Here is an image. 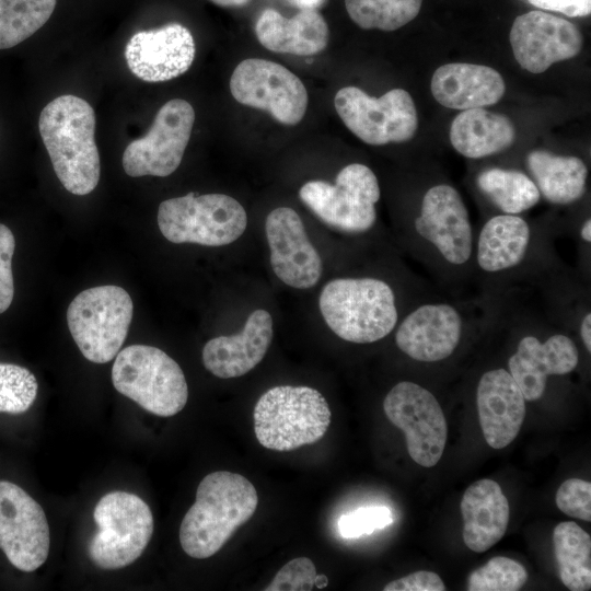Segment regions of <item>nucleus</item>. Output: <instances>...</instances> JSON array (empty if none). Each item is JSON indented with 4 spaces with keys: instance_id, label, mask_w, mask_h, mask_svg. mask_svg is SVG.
Listing matches in <instances>:
<instances>
[{
    "instance_id": "cd10ccee",
    "label": "nucleus",
    "mask_w": 591,
    "mask_h": 591,
    "mask_svg": "<svg viewBox=\"0 0 591 591\" xmlns=\"http://www.w3.org/2000/svg\"><path fill=\"white\" fill-rule=\"evenodd\" d=\"M482 196L501 215H521L541 200V194L529 174L513 169L490 166L475 178Z\"/></svg>"
},
{
    "instance_id": "4be33fe9",
    "label": "nucleus",
    "mask_w": 591,
    "mask_h": 591,
    "mask_svg": "<svg viewBox=\"0 0 591 591\" xmlns=\"http://www.w3.org/2000/svg\"><path fill=\"white\" fill-rule=\"evenodd\" d=\"M273 339V318L266 310L252 312L235 335L218 336L202 349L205 368L221 379L237 378L255 368L265 357Z\"/></svg>"
},
{
    "instance_id": "f03ea898",
    "label": "nucleus",
    "mask_w": 591,
    "mask_h": 591,
    "mask_svg": "<svg viewBox=\"0 0 591 591\" xmlns=\"http://www.w3.org/2000/svg\"><path fill=\"white\" fill-rule=\"evenodd\" d=\"M506 293L482 291L468 299L428 294L415 302L394 331L401 352L420 363H438L452 357L467 335L495 325Z\"/></svg>"
},
{
    "instance_id": "4c0bfd02",
    "label": "nucleus",
    "mask_w": 591,
    "mask_h": 591,
    "mask_svg": "<svg viewBox=\"0 0 591 591\" xmlns=\"http://www.w3.org/2000/svg\"><path fill=\"white\" fill-rule=\"evenodd\" d=\"M384 591H444L441 578L432 571L418 570L385 584Z\"/></svg>"
},
{
    "instance_id": "393cba45",
    "label": "nucleus",
    "mask_w": 591,
    "mask_h": 591,
    "mask_svg": "<svg viewBox=\"0 0 591 591\" xmlns=\"http://www.w3.org/2000/svg\"><path fill=\"white\" fill-rule=\"evenodd\" d=\"M463 541L473 552L484 553L506 534L509 503L493 479H479L465 491L461 501Z\"/></svg>"
},
{
    "instance_id": "c9c22d12",
    "label": "nucleus",
    "mask_w": 591,
    "mask_h": 591,
    "mask_svg": "<svg viewBox=\"0 0 591 591\" xmlns=\"http://www.w3.org/2000/svg\"><path fill=\"white\" fill-rule=\"evenodd\" d=\"M556 505L565 514L591 521V484L579 478L565 480L556 493Z\"/></svg>"
},
{
    "instance_id": "58836bf2",
    "label": "nucleus",
    "mask_w": 591,
    "mask_h": 591,
    "mask_svg": "<svg viewBox=\"0 0 591 591\" xmlns=\"http://www.w3.org/2000/svg\"><path fill=\"white\" fill-rule=\"evenodd\" d=\"M534 7L556 11L568 16H586L591 11V0H528Z\"/></svg>"
},
{
    "instance_id": "423d86ee",
    "label": "nucleus",
    "mask_w": 591,
    "mask_h": 591,
    "mask_svg": "<svg viewBox=\"0 0 591 591\" xmlns=\"http://www.w3.org/2000/svg\"><path fill=\"white\" fill-rule=\"evenodd\" d=\"M318 305L331 331L352 344L384 339L405 314L394 287L376 277L333 279L324 286Z\"/></svg>"
},
{
    "instance_id": "dca6fc26",
    "label": "nucleus",
    "mask_w": 591,
    "mask_h": 591,
    "mask_svg": "<svg viewBox=\"0 0 591 591\" xmlns=\"http://www.w3.org/2000/svg\"><path fill=\"white\" fill-rule=\"evenodd\" d=\"M195 111L185 100L166 102L157 113L148 134L131 141L123 154L127 175L169 176L181 164L190 139Z\"/></svg>"
},
{
    "instance_id": "f3484780",
    "label": "nucleus",
    "mask_w": 591,
    "mask_h": 591,
    "mask_svg": "<svg viewBox=\"0 0 591 591\" xmlns=\"http://www.w3.org/2000/svg\"><path fill=\"white\" fill-rule=\"evenodd\" d=\"M50 537L42 506L23 488L0 480V548L18 569L31 572L47 559Z\"/></svg>"
},
{
    "instance_id": "a878e982",
    "label": "nucleus",
    "mask_w": 591,
    "mask_h": 591,
    "mask_svg": "<svg viewBox=\"0 0 591 591\" xmlns=\"http://www.w3.org/2000/svg\"><path fill=\"white\" fill-rule=\"evenodd\" d=\"M525 165L541 197L553 205H571L587 192L588 169L576 155L536 149L526 155Z\"/></svg>"
},
{
    "instance_id": "b1692460",
    "label": "nucleus",
    "mask_w": 591,
    "mask_h": 591,
    "mask_svg": "<svg viewBox=\"0 0 591 591\" xmlns=\"http://www.w3.org/2000/svg\"><path fill=\"white\" fill-rule=\"evenodd\" d=\"M255 34L266 49L297 56L321 53L329 38L328 25L315 9H301L292 18L265 9L256 21Z\"/></svg>"
},
{
    "instance_id": "5701e85b",
    "label": "nucleus",
    "mask_w": 591,
    "mask_h": 591,
    "mask_svg": "<svg viewBox=\"0 0 591 591\" xmlns=\"http://www.w3.org/2000/svg\"><path fill=\"white\" fill-rule=\"evenodd\" d=\"M430 89L442 106L464 111L496 104L506 92V83L488 66L452 62L433 72Z\"/></svg>"
},
{
    "instance_id": "9b49d317",
    "label": "nucleus",
    "mask_w": 591,
    "mask_h": 591,
    "mask_svg": "<svg viewBox=\"0 0 591 591\" xmlns=\"http://www.w3.org/2000/svg\"><path fill=\"white\" fill-rule=\"evenodd\" d=\"M93 519L97 532L89 542L91 561L102 569H119L143 553L153 534V515L137 495L112 491L96 503Z\"/></svg>"
},
{
    "instance_id": "c756f323",
    "label": "nucleus",
    "mask_w": 591,
    "mask_h": 591,
    "mask_svg": "<svg viewBox=\"0 0 591 591\" xmlns=\"http://www.w3.org/2000/svg\"><path fill=\"white\" fill-rule=\"evenodd\" d=\"M57 0H0V49L16 46L38 31Z\"/></svg>"
},
{
    "instance_id": "ea45409f",
    "label": "nucleus",
    "mask_w": 591,
    "mask_h": 591,
    "mask_svg": "<svg viewBox=\"0 0 591 591\" xmlns=\"http://www.w3.org/2000/svg\"><path fill=\"white\" fill-rule=\"evenodd\" d=\"M217 5L224 8H240L246 5L251 0H210Z\"/></svg>"
},
{
    "instance_id": "72a5a7b5",
    "label": "nucleus",
    "mask_w": 591,
    "mask_h": 591,
    "mask_svg": "<svg viewBox=\"0 0 591 591\" xmlns=\"http://www.w3.org/2000/svg\"><path fill=\"white\" fill-rule=\"evenodd\" d=\"M393 522V513L387 507L368 506L343 514L338 520V531L345 538H356L384 529Z\"/></svg>"
},
{
    "instance_id": "7ed1b4c3",
    "label": "nucleus",
    "mask_w": 591,
    "mask_h": 591,
    "mask_svg": "<svg viewBox=\"0 0 591 591\" xmlns=\"http://www.w3.org/2000/svg\"><path fill=\"white\" fill-rule=\"evenodd\" d=\"M502 314L518 334L507 370L525 401H538L545 394L549 376L567 375L577 369L580 359L577 343L569 332L556 327L558 321L547 311L518 308L513 290L506 294Z\"/></svg>"
},
{
    "instance_id": "a211bd4d",
    "label": "nucleus",
    "mask_w": 591,
    "mask_h": 591,
    "mask_svg": "<svg viewBox=\"0 0 591 591\" xmlns=\"http://www.w3.org/2000/svg\"><path fill=\"white\" fill-rule=\"evenodd\" d=\"M515 60L531 73H542L553 63L576 57L583 37L571 22L543 11L517 16L510 34Z\"/></svg>"
},
{
    "instance_id": "f8f14e48",
    "label": "nucleus",
    "mask_w": 591,
    "mask_h": 591,
    "mask_svg": "<svg viewBox=\"0 0 591 591\" xmlns=\"http://www.w3.org/2000/svg\"><path fill=\"white\" fill-rule=\"evenodd\" d=\"M380 196L374 172L362 163L344 166L335 184L310 181L299 190L302 202L322 222L349 234L366 233L374 227Z\"/></svg>"
},
{
    "instance_id": "2f4dec72",
    "label": "nucleus",
    "mask_w": 591,
    "mask_h": 591,
    "mask_svg": "<svg viewBox=\"0 0 591 591\" xmlns=\"http://www.w3.org/2000/svg\"><path fill=\"white\" fill-rule=\"evenodd\" d=\"M37 391V380L28 369L0 362V413H25L32 407Z\"/></svg>"
},
{
    "instance_id": "4468645a",
    "label": "nucleus",
    "mask_w": 591,
    "mask_h": 591,
    "mask_svg": "<svg viewBox=\"0 0 591 591\" xmlns=\"http://www.w3.org/2000/svg\"><path fill=\"white\" fill-rule=\"evenodd\" d=\"M383 409L389 420L405 433L410 457L424 467L438 464L448 429L436 396L418 383L401 381L385 395Z\"/></svg>"
},
{
    "instance_id": "6e6552de",
    "label": "nucleus",
    "mask_w": 591,
    "mask_h": 591,
    "mask_svg": "<svg viewBox=\"0 0 591 591\" xmlns=\"http://www.w3.org/2000/svg\"><path fill=\"white\" fill-rule=\"evenodd\" d=\"M114 387L147 412L171 417L188 399V386L178 363L163 350L130 345L116 355L112 368Z\"/></svg>"
},
{
    "instance_id": "473e14b6",
    "label": "nucleus",
    "mask_w": 591,
    "mask_h": 591,
    "mask_svg": "<svg viewBox=\"0 0 591 591\" xmlns=\"http://www.w3.org/2000/svg\"><path fill=\"white\" fill-rule=\"evenodd\" d=\"M528 580L525 568L518 561L498 556L474 570L467 580L468 591H517Z\"/></svg>"
},
{
    "instance_id": "0eeeda50",
    "label": "nucleus",
    "mask_w": 591,
    "mask_h": 591,
    "mask_svg": "<svg viewBox=\"0 0 591 591\" xmlns=\"http://www.w3.org/2000/svg\"><path fill=\"white\" fill-rule=\"evenodd\" d=\"M253 418L260 445L286 452L321 440L329 427L332 413L317 390L278 385L259 397Z\"/></svg>"
},
{
    "instance_id": "a19ab883",
    "label": "nucleus",
    "mask_w": 591,
    "mask_h": 591,
    "mask_svg": "<svg viewBox=\"0 0 591 591\" xmlns=\"http://www.w3.org/2000/svg\"><path fill=\"white\" fill-rule=\"evenodd\" d=\"M290 1L300 9H316L325 0H290Z\"/></svg>"
},
{
    "instance_id": "7c9ffc66",
    "label": "nucleus",
    "mask_w": 591,
    "mask_h": 591,
    "mask_svg": "<svg viewBox=\"0 0 591 591\" xmlns=\"http://www.w3.org/2000/svg\"><path fill=\"white\" fill-rule=\"evenodd\" d=\"M422 0H345L350 19L361 28L395 31L413 21Z\"/></svg>"
},
{
    "instance_id": "79ce46f5",
    "label": "nucleus",
    "mask_w": 591,
    "mask_h": 591,
    "mask_svg": "<svg viewBox=\"0 0 591 591\" xmlns=\"http://www.w3.org/2000/svg\"><path fill=\"white\" fill-rule=\"evenodd\" d=\"M328 584V578L325 575H317L315 588L323 589Z\"/></svg>"
},
{
    "instance_id": "f257e3e1",
    "label": "nucleus",
    "mask_w": 591,
    "mask_h": 591,
    "mask_svg": "<svg viewBox=\"0 0 591 591\" xmlns=\"http://www.w3.org/2000/svg\"><path fill=\"white\" fill-rule=\"evenodd\" d=\"M556 234L521 215L489 217L475 232L474 280L482 291L497 294L520 283L540 287L566 268L554 246Z\"/></svg>"
},
{
    "instance_id": "39448f33",
    "label": "nucleus",
    "mask_w": 591,
    "mask_h": 591,
    "mask_svg": "<svg viewBox=\"0 0 591 591\" xmlns=\"http://www.w3.org/2000/svg\"><path fill=\"white\" fill-rule=\"evenodd\" d=\"M38 129L62 186L79 196L94 190L101 163L92 106L76 95H60L43 108Z\"/></svg>"
},
{
    "instance_id": "2eb2a0df",
    "label": "nucleus",
    "mask_w": 591,
    "mask_h": 591,
    "mask_svg": "<svg viewBox=\"0 0 591 591\" xmlns=\"http://www.w3.org/2000/svg\"><path fill=\"white\" fill-rule=\"evenodd\" d=\"M230 91L239 103L266 111L283 125L300 123L308 107L303 82L282 65L266 59L241 61L231 76Z\"/></svg>"
},
{
    "instance_id": "aec40b11",
    "label": "nucleus",
    "mask_w": 591,
    "mask_h": 591,
    "mask_svg": "<svg viewBox=\"0 0 591 591\" xmlns=\"http://www.w3.org/2000/svg\"><path fill=\"white\" fill-rule=\"evenodd\" d=\"M195 54L192 33L178 23L140 31L125 48L129 70L146 82H164L185 73Z\"/></svg>"
},
{
    "instance_id": "ddd939ff",
    "label": "nucleus",
    "mask_w": 591,
    "mask_h": 591,
    "mask_svg": "<svg viewBox=\"0 0 591 591\" xmlns=\"http://www.w3.org/2000/svg\"><path fill=\"white\" fill-rule=\"evenodd\" d=\"M334 106L345 126L371 146L408 141L418 128L415 103L403 89L372 97L357 86H345L336 93Z\"/></svg>"
},
{
    "instance_id": "9d476101",
    "label": "nucleus",
    "mask_w": 591,
    "mask_h": 591,
    "mask_svg": "<svg viewBox=\"0 0 591 591\" xmlns=\"http://www.w3.org/2000/svg\"><path fill=\"white\" fill-rule=\"evenodd\" d=\"M129 293L114 285L80 292L67 310V324L81 354L94 363H106L123 346L132 320Z\"/></svg>"
},
{
    "instance_id": "f704fd0d",
    "label": "nucleus",
    "mask_w": 591,
    "mask_h": 591,
    "mask_svg": "<svg viewBox=\"0 0 591 591\" xmlns=\"http://www.w3.org/2000/svg\"><path fill=\"white\" fill-rule=\"evenodd\" d=\"M316 578L313 561L308 557H298L282 566L264 590L309 591L315 588Z\"/></svg>"
},
{
    "instance_id": "e433bc0d",
    "label": "nucleus",
    "mask_w": 591,
    "mask_h": 591,
    "mask_svg": "<svg viewBox=\"0 0 591 591\" xmlns=\"http://www.w3.org/2000/svg\"><path fill=\"white\" fill-rule=\"evenodd\" d=\"M15 239L12 231L0 223V314L5 312L14 297L12 257Z\"/></svg>"
},
{
    "instance_id": "412c9836",
    "label": "nucleus",
    "mask_w": 591,
    "mask_h": 591,
    "mask_svg": "<svg viewBox=\"0 0 591 591\" xmlns=\"http://www.w3.org/2000/svg\"><path fill=\"white\" fill-rule=\"evenodd\" d=\"M525 398L505 368L485 371L476 387V404L484 438L493 449L508 447L525 418Z\"/></svg>"
},
{
    "instance_id": "6ab92c4d",
    "label": "nucleus",
    "mask_w": 591,
    "mask_h": 591,
    "mask_svg": "<svg viewBox=\"0 0 591 591\" xmlns=\"http://www.w3.org/2000/svg\"><path fill=\"white\" fill-rule=\"evenodd\" d=\"M265 232L275 275L292 288L315 286L322 275V258L299 215L289 207L274 209L266 218Z\"/></svg>"
},
{
    "instance_id": "1a4fd4ad",
    "label": "nucleus",
    "mask_w": 591,
    "mask_h": 591,
    "mask_svg": "<svg viewBox=\"0 0 591 591\" xmlns=\"http://www.w3.org/2000/svg\"><path fill=\"white\" fill-rule=\"evenodd\" d=\"M158 225L172 243L222 246L244 233L247 216L243 206L231 196L189 193L160 204Z\"/></svg>"
},
{
    "instance_id": "bb28decb",
    "label": "nucleus",
    "mask_w": 591,
    "mask_h": 591,
    "mask_svg": "<svg viewBox=\"0 0 591 591\" xmlns=\"http://www.w3.org/2000/svg\"><path fill=\"white\" fill-rule=\"evenodd\" d=\"M515 140L511 120L480 108L464 109L452 120L450 141L463 157L482 159L505 151Z\"/></svg>"
},
{
    "instance_id": "20e7f679",
    "label": "nucleus",
    "mask_w": 591,
    "mask_h": 591,
    "mask_svg": "<svg viewBox=\"0 0 591 591\" xmlns=\"http://www.w3.org/2000/svg\"><path fill=\"white\" fill-rule=\"evenodd\" d=\"M257 505V491L243 475L228 471L206 475L179 526L183 551L197 559L211 557L253 517Z\"/></svg>"
},
{
    "instance_id": "c85d7f7f",
    "label": "nucleus",
    "mask_w": 591,
    "mask_h": 591,
    "mask_svg": "<svg viewBox=\"0 0 591 591\" xmlns=\"http://www.w3.org/2000/svg\"><path fill=\"white\" fill-rule=\"evenodd\" d=\"M553 544L561 582L571 591L591 588V537L576 522L557 524Z\"/></svg>"
}]
</instances>
